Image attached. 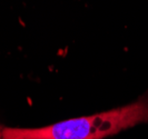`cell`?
<instances>
[{
  "mask_svg": "<svg viewBox=\"0 0 148 139\" xmlns=\"http://www.w3.org/2000/svg\"><path fill=\"white\" fill-rule=\"evenodd\" d=\"M141 123H148V96L127 106L39 128L2 126L1 139H103Z\"/></svg>",
  "mask_w": 148,
  "mask_h": 139,
  "instance_id": "1",
  "label": "cell"
},
{
  "mask_svg": "<svg viewBox=\"0 0 148 139\" xmlns=\"http://www.w3.org/2000/svg\"><path fill=\"white\" fill-rule=\"evenodd\" d=\"M1 129H2V126H0V139H1Z\"/></svg>",
  "mask_w": 148,
  "mask_h": 139,
  "instance_id": "2",
  "label": "cell"
}]
</instances>
